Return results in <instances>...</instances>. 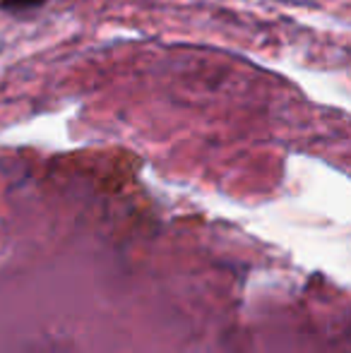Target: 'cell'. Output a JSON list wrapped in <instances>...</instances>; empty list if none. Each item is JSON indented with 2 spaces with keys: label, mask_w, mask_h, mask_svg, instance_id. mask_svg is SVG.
<instances>
[{
  "label": "cell",
  "mask_w": 351,
  "mask_h": 353,
  "mask_svg": "<svg viewBox=\"0 0 351 353\" xmlns=\"http://www.w3.org/2000/svg\"><path fill=\"white\" fill-rule=\"evenodd\" d=\"M46 3L48 0H0V10L8 14H27Z\"/></svg>",
  "instance_id": "obj_1"
}]
</instances>
